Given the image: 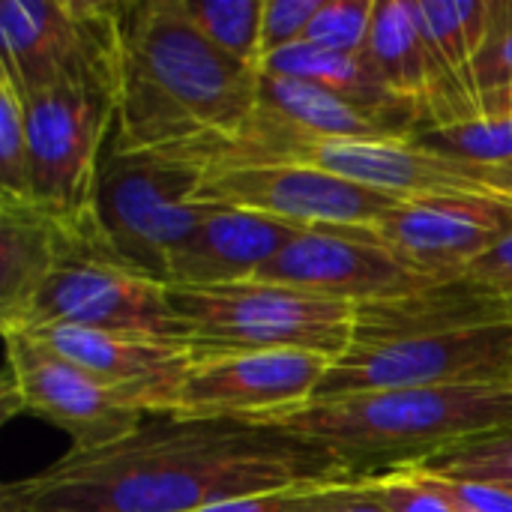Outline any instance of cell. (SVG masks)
<instances>
[{"label":"cell","instance_id":"23","mask_svg":"<svg viewBox=\"0 0 512 512\" xmlns=\"http://www.w3.org/2000/svg\"><path fill=\"white\" fill-rule=\"evenodd\" d=\"M429 474L471 480V483H492L512 492V432H495L483 438H471L456 444L426 462H414Z\"/></svg>","mask_w":512,"mask_h":512},{"label":"cell","instance_id":"14","mask_svg":"<svg viewBox=\"0 0 512 512\" xmlns=\"http://www.w3.org/2000/svg\"><path fill=\"white\" fill-rule=\"evenodd\" d=\"M258 279L351 306L396 300L432 285L411 273L390 249H384L369 228L300 231L261 270Z\"/></svg>","mask_w":512,"mask_h":512},{"label":"cell","instance_id":"16","mask_svg":"<svg viewBox=\"0 0 512 512\" xmlns=\"http://www.w3.org/2000/svg\"><path fill=\"white\" fill-rule=\"evenodd\" d=\"M303 228L237 207H216L177 249L168 288H219L261 276V270Z\"/></svg>","mask_w":512,"mask_h":512},{"label":"cell","instance_id":"17","mask_svg":"<svg viewBox=\"0 0 512 512\" xmlns=\"http://www.w3.org/2000/svg\"><path fill=\"white\" fill-rule=\"evenodd\" d=\"M96 219H66L33 198L0 195V330L24 321L39 288Z\"/></svg>","mask_w":512,"mask_h":512},{"label":"cell","instance_id":"12","mask_svg":"<svg viewBox=\"0 0 512 512\" xmlns=\"http://www.w3.org/2000/svg\"><path fill=\"white\" fill-rule=\"evenodd\" d=\"M330 366L333 360L306 351H201L171 414L267 423L315 402Z\"/></svg>","mask_w":512,"mask_h":512},{"label":"cell","instance_id":"24","mask_svg":"<svg viewBox=\"0 0 512 512\" xmlns=\"http://www.w3.org/2000/svg\"><path fill=\"white\" fill-rule=\"evenodd\" d=\"M0 195L33 198L27 108L6 72H0Z\"/></svg>","mask_w":512,"mask_h":512},{"label":"cell","instance_id":"25","mask_svg":"<svg viewBox=\"0 0 512 512\" xmlns=\"http://www.w3.org/2000/svg\"><path fill=\"white\" fill-rule=\"evenodd\" d=\"M375 6L378 0H321L303 42L339 54H366Z\"/></svg>","mask_w":512,"mask_h":512},{"label":"cell","instance_id":"18","mask_svg":"<svg viewBox=\"0 0 512 512\" xmlns=\"http://www.w3.org/2000/svg\"><path fill=\"white\" fill-rule=\"evenodd\" d=\"M255 123L291 132L300 138H411V132L345 96H336L324 87L282 78V75H264L258 87V108Z\"/></svg>","mask_w":512,"mask_h":512},{"label":"cell","instance_id":"32","mask_svg":"<svg viewBox=\"0 0 512 512\" xmlns=\"http://www.w3.org/2000/svg\"><path fill=\"white\" fill-rule=\"evenodd\" d=\"M462 279L477 282L492 291L512 294V234L507 240H501L495 249H489L483 258H477Z\"/></svg>","mask_w":512,"mask_h":512},{"label":"cell","instance_id":"4","mask_svg":"<svg viewBox=\"0 0 512 512\" xmlns=\"http://www.w3.org/2000/svg\"><path fill=\"white\" fill-rule=\"evenodd\" d=\"M267 423L324 447L351 477H372L426 462L471 438L512 432V384L357 393Z\"/></svg>","mask_w":512,"mask_h":512},{"label":"cell","instance_id":"3","mask_svg":"<svg viewBox=\"0 0 512 512\" xmlns=\"http://www.w3.org/2000/svg\"><path fill=\"white\" fill-rule=\"evenodd\" d=\"M120 96L111 144H231L249 132L261 72L219 51L183 0L120 3Z\"/></svg>","mask_w":512,"mask_h":512},{"label":"cell","instance_id":"8","mask_svg":"<svg viewBox=\"0 0 512 512\" xmlns=\"http://www.w3.org/2000/svg\"><path fill=\"white\" fill-rule=\"evenodd\" d=\"M120 3L3 0L0 72L21 96L63 81L120 90Z\"/></svg>","mask_w":512,"mask_h":512},{"label":"cell","instance_id":"7","mask_svg":"<svg viewBox=\"0 0 512 512\" xmlns=\"http://www.w3.org/2000/svg\"><path fill=\"white\" fill-rule=\"evenodd\" d=\"M45 324L192 342L186 321L171 303V288L129 267L111 249L99 219L81 231L66 258L33 297L24 321L12 330Z\"/></svg>","mask_w":512,"mask_h":512},{"label":"cell","instance_id":"26","mask_svg":"<svg viewBox=\"0 0 512 512\" xmlns=\"http://www.w3.org/2000/svg\"><path fill=\"white\" fill-rule=\"evenodd\" d=\"M378 501L390 512H459L438 483L417 465L390 468L366 477Z\"/></svg>","mask_w":512,"mask_h":512},{"label":"cell","instance_id":"19","mask_svg":"<svg viewBox=\"0 0 512 512\" xmlns=\"http://www.w3.org/2000/svg\"><path fill=\"white\" fill-rule=\"evenodd\" d=\"M264 75H282V78H297L315 87H324L336 96H345L399 126H405L414 138V132L423 126V111L405 99H399L372 69L366 54H339V51H324L315 45H294L285 48L273 57L264 60L261 66Z\"/></svg>","mask_w":512,"mask_h":512},{"label":"cell","instance_id":"21","mask_svg":"<svg viewBox=\"0 0 512 512\" xmlns=\"http://www.w3.org/2000/svg\"><path fill=\"white\" fill-rule=\"evenodd\" d=\"M414 141L438 156L501 171L512 165V117H471L462 123H444V126H423L414 132Z\"/></svg>","mask_w":512,"mask_h":512},{"label":"cell","instance_id":"5","mask_svg":"<svg viewBox=\"0 0 512 512\" xmlns=\"http://www.w3.org/2000/svg\"><path fill=\"white\" fill-rule=\"evenodd\" d=\"M216 144L123 150L108 141L99 162L96 216L111 249L168 285V267L213 204L201 201Z\"/></svg>","mask_w":512,"mask_h":512},{"label":"cell","instance_id":"6","mask_svg":"<svg viewBox=\"0 0 512 512\" xmlns=\"http://www.w3.org/2000/svg\"><path fill=\"white\" fill-rule=\"evenodd\" d=\"M171 303L204 354L306 351L345 357L354 342L357 306L276 282L219 288H171Z\"/></svg>","mask_w":512,"mask_h":512},{"label":"cell","instance_id":"28","mask_svg":"<svg viewBox=\"0 0 512 512\" xmlns=\"http://www.w3.org/2000/svg\"><path fill=\"white\" fill-rule=\"evenodd\" d=\"M512 84V0H495V18L489 39L477 60V90L486 93L504 90Z\"/></svg>","mask_w":512,"mask_h":512},{"label":"cell","instance_id":"9","mask_svg":"<svg viewBox=\"0 0 512 512\" xmlns=\"http://www.w3.org/2000/svg\"><path fill=\"white\" fill-rule=\"evenodd\" d=\"M117 87L63 81L24 96L33 201L66 219L96 216L99 162L117 126Z\"/></svg>","mask_w":512,"mask_h":512},{"label":"cell","instance_id":"27","mask_svg":"<svg viewBox=\"0 0 512 512\" xmlns=\"http://www.w3.org/2000/svg\"><path fill=\"white\" fill-rule=\"evenodd\" d=\"M321 0H264L261 24V66L267 57L294 48L306 39V30L318 12Z\"/></svg>","mask_w":512,"mask_h":512},{"label":"cell","instance_id":"33","mask_svg":"<svg viewBox=\"0 0 512 512\" xmlns=\"http://www.w3.org/2000/svg\"><path fill=\"white\" fill-rule=\"evenodd\" d=\"M480 114H489V117H512V84L504 87V90L486 93L480 99Z\"/></svg>","mask_w":512,"mask_h":512},{"label":"cell","instance_id":"1","mask_svg":"<svg viewBox=\"0 0 512 512\" xmlns=\"http://www.w3.org/2000/svg\"><path fill=\"white\" fill-rule=\"evenodd\" d=\"M348 477L333 453L282 426L150 414L117 444L69 450L6 483L0 512H195Z\"/></svg>","mask_w":512,"mask_h":512},{"label":"cell","instance_id":"30","mask_svg":"<svg viewBox=\"0 0 512 512\" xmlns=\"http://www.w3.org/2000/svg\"><path fill=\"white\" fill-rule=\"evenodd\" d=\"M429 477L438 483V489L456 504L459 512H512L510 489H501V486H492V483H471V480L438 477V474H429Z\"/></svg>","mask_w":512,"mask_h":512},{"label":"cell","instance_id":"15","mask_svg":"<svg viewBox=\"0 0 512 512\" xmlns=\"http://www.w3.org/2000/svg\"><path fill=\"white\" fill-rule=\"evenodd\" d=\"M24 333L138 405L144 414H171L183 381L201 357V348L192 342L120 336L69 324H45Z\"/></svg>","mask_w":512,"mask_h":512},{"label":"cell","instance_id":"2","mask_svg":"<svg viewBox=\"0 0 512 512\" xmlns=\"http://www.w3.org/2000/svg\"><path fill=\"white\" fill-rule=\"evenodd\" d=\"M477 384H512V294L453 279L357 306L354 342L330 366L315 402Z\"/></svg>","mask_w":512,"mask_h":512},{"label":"cell","instance_id":"11","mask_svg":"<svg viewBox=\"0 0 512 512\" xmlns=\"http://www.w3.org/2000/svg\"><path fill=\"white\" fill-rule=\"evenodd\" d=\"M201 201L252 210L303 231L375 228L402 201L297 162H213Z\"/></svg>","mask_w":512,"mask_h":512},{"label":"cell","instance_id":"31","mask_svg":"<svg viewBox=\"0 0 512 512\" xmlns=\"http://www.w3.org/2000/svg\"><path fill=\"white\" fill-rule=\"evenodd\" d=\"M327 486V483H321ZM321 486H297V489H276V492H261V495H246V498H231L222 504H210L195 512H300L309 495Z\"/></svg>","mask_w":512,"mask_h":512},{"label":"cell","instance_id":"13","mask_svg":"<svg viewBox=\"0 0 512 512\" xmlns=\"http://www.w3.org/2000/svg\"><path fill=\"white\" fill-rule=\"evenodd\" d=\"M411 273L453 282L512 234V195H438L399 204L369 228Z\"/></svg>","mask_w":512,"mask_h":512},{"label":"cell","instance_id":"22","mask_svg":"<svg viewBox=\"0 0 512 512\" xmlns=\"http://www.w3.org/2000/svg\"><path fill=\"white\" fill-rule=\"evenodd\" d=\"M183 9L204 39L261 72L264 0H183Z\"/></svg>","mask_w":512,"mask_h":512},{"label":"cell","instance_id":"34","mask_svg":"<svg viewBox=\"0 0 512 512\" xmlns=\"http://www.w3.org/2000/svg\"><path fill=\"white\" fill-rule=\"evenodd\" d=\"M492 174H495L498 189H501V192H507V195H512V165L510 168H501V171H492Z\"/></svg>","mask_w":512,"mask_h":512},{"label":"cell","instance_id":"20","mask_svg":"<svg viewBox=\"0 0 512 512\" xmlns=\"http://www.w3.org/2000/svg\"><path fill=\"white\" fill-rule=\"evenodd\" d=\"M414 9L447 75L480 111L477 60L492 30L495 0H414Z\"/></svg>","mask_w":512,"mask_h":512},{"label":"cell","instance_id":"10","mask_svg":"<svg viewBox=\"0 0 512 512\" xmlns=\"http://www.w3.org/2000/svg\"><path fill=\"white\" fill-rule=\"evenodd\" d=\"M3 417L30 414L72 438V450H96L132 435L150 414L42 348L24 330H3Z\"/></svg>","mask_w":512,"mask_h":512},{"label":"cell","instance_id":"29","mask_svg":"<svg viewBox=\"0 0 512 512\" xmlns=\"http://www.w3.org/2000/svg\"><path fill=\"white\" fill-rule=\"evenodd\" d=\"M300 512H390L372 492L366 477H348L327 483L309 495Z\"/></svg>","mask_w":512,"mask_h":512}]
</instances>
